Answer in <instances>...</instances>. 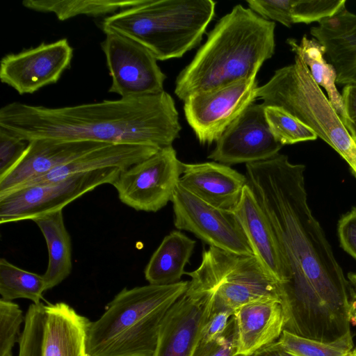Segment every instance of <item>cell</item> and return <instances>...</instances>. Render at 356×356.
<instances>
[{
  "mask_svg": "<svg viewBox=\"0 0 356 356\" xmlns=\"http://www.w3.org/2000/svg\"><path fill=\"white\" fill-rule=\"evenodd\" d=\"M245 168L284 268L279 284L284 330L320 341L337 339L350 330L348 281L309 207L305 166L278 154Z\"/></svg>",
  "mask_w": 356,
  "mask_h": 356,
  "instance_id": "1",
  "label": "cell"
},
{
  "mask_svg": "<svg viewBox=\"0 0 356 356\" xmlns=\"http://www.w3.org/2000/svg\"><path fill=\"white\" fill-rule=\"evenodd\" d=\"M0 127L27 141L54 138L160 149L171 146L181 130L174 99L165 90L56 108L13 102L1 108Z\"/></svg>",
  "mask_w": 356,
  "mask_h": 356,
  "instance_id": "2",
  "label": "cell"
},
{
  "mask_svg": "<svg viewBox=\"0 0 356 356\" xmlns=\"http://www.w3.org/2000/svg\"><path fill=\"white\" fill-rule=\"evenodd\" d=\"M275 22L241 4L209 32L191 63L178 74L175 93L184 102L197 92L256 77L275 48Z\"/></svg>",
  "mask_w": 356,
  "mask_h": 356,
  "instance_id": "3",
  "label": "cell"
},
{
  "mask_svg": "<svg viewBox=\"0 0 356 356\" xmlns=\"http://www.w3.org/2000/svg\"><path fill=\"white\" fill-rule=\"evenodd\" d=\"M188 282L123 289L99 318L90 322L88 356H152L165 315Z\"/></svg>",
  "mask_w": 356,
  "mask_h": 356,
  "instance_id": "4",
  "label": "cell"
},
{
  "mask_svg": "<svg viewBox=\"0 0 356 356\" xmlns=\"http://www.w3.org/2000/svg\"><path fill=\"white\" fill-rule=\"evenodd\" d=\"M216 4L212 0H143L105 17L101 29L138 42L157 60L180 58L200 44Z\"/></svg>",
  "mask_w": 356,
  "mask_h": 356,
  "instance_id": "5",
  "label": "cell"
},
{
  "mask_svg": "<svg viewBox=\"0 0 356 356\" xmlns=\"http://www.w3.org/2000/svg\"><path fill=\"white\" fill-rule=\"evenodd\" d=\"M257 98L264 107H281L309 127L346 161L356 177V143L299 56L258 87Z\"/></svg>",
  "mask_w": 356,
  "mask_h": 356,
  "instance_id": "6",
  "label": "cell"
},
{
  "mask_svg": "<svg viewBox=\"0 0 356 356\" xmlns=\"http://www.w3.org/2000/svg\"><path fill=\"white\" fill-rule=\"evenodd\" d=\"M185 274L191 277L189 284L213 293V303L234 311L257 300L281 302L278 282L254 256L209 246L199 267Z\"/></svg>",
  "mask_w": 356,
  "mask_h": 356,
  "instance_id": "7",
  "label": "cell"
},
{
  "mask_svg": "<svg viewBox=\"0 0 356 356\" xmlns=\"http://www.w3.org/2000/svg\"><path fill=\"white\" fill-rule=\"evenodd\" d=\"M116 168L81 173L56 182L33 184L0 197V223L34 219L63 209L103 184H113Z\"/></svg>",
  "mask_w": 356,
  "mask_h": 356,
  "instance_id": "8",
  "label": "cell"
},
{
  "mask_svg": "<svg viewBox=\"0 0 356 356\" xmlns=\"http://www.w3.org/2000/svg\"><path fill=\"white\" fill-rule=\"evenodd\" d=\"M181 174L182 162L171 145L122 171L112 185L125 205L156 212L172 202Z\"/></svg>",
  "mask_w": 356,
  "mask_h": 356,
  "instance_id": "9",
  "label": "cell"
},
{
  "mask_svg": "<svg viewBox=\"0 0 356 356\" xmlns=\"http://www.w3.org/2000/svg\"><path fill=\"white\" fill-rule=\"evenodd\" d=\"M101 43L111 84L108 92L122 98L163 92L166 76L152 53L138 42L113 31Z\"/></svg>",
  "mask_w": 356,
  "mask_h": 356,
  "instance_id": "10",
  "label": "cell"
},
{
  "mask_svg": "<svg viewBox=\"0 0 356 356\" xmlns=\"http://www.w3.org/2000/svg\"><path fill=\"white\" fill-rule=\"evenodd\" d=\"M172 202L177 229L193 233L209 246L238 254L254 256L234 211L207 203L179 184L175 190Z\"/></svg>",
  "mask_w": 356,
  "mask_h": 356,
  "instance_id": "11",
  "label": "cell"
},
{
  "mask_svg": "<svg viewBox=\"0 0 356 356\" xmlns=\"http://www.w3.org/2000/svg\"><path fill=\"white\" fill-rule=\"evenodd\" d=\"M257 88L253 77L186 98L184 115L200 143L216 142L227 127L254 103Z\"/></svg>",
  "mask_w": 356,
  "mask_h": 356,
  "instance_id": "12",
  "label": "cell"
},
{
  "mask_svg": "<svg viewBox=\"0 0 356 356\" xmlns=\"http://www.w3.org/2000/svg\"><path fill=\"white\" fill-rule=\"evenodd\" d=\"M73 52L68 40L63 38L5 55L0 63V80L19 95L33 94L58 81L70 67Z\"/></svg>",
  "mask_w": 356,
  "mask_h": 356,
  "instance_id": "13",
  "label": "cell"
},
{
  "mask_svg": "<svg viewBox=\"0 0 356 356\" xmlns=\"http://www.w3.org/2000/svg\"><path fill=\"white\" fill-rule=\"evenodd\" d=\"M262 104L252 103L231 123L208 156L227 165L250 163L270 159L283 145L273 136Z\"/></svg>",
  "mask_w": 356,
  "mask_h": 356,
  "instance_id": "14",
  "label": "cell"
},
{
  "mask_svg": "<svg viewBox=\"0 0 356 356\" xmlns=\"http://www.w3.org/2000/svg\"><path fill=\"white\" fill-rule=\"evenodd\" d=\"M213 294L189 284L168 309L152 356H192L209 316Z\"/></svg>",
  "mask_w": 356,
  "mask_h": 356,
  "instance_id": "15",
  "label": "cell"
},
{
  "mask_svg": "<svg viewBox=\"0 0 356 356\" xmlns=\"http://www.w3.org/2000/svg\"><path fill=\"white\" fill-rule=\"evenodd\" d=\"M16 166L0 179V197L40 178L81 155L107 145L93 141L38 138L29 141Z\"/></svg>",
  "mask_w": 356,
  "mask_h": 356,
  "instance_id": "16",
  "label": "cell"
},
{
  "mask_svg": "<svg viewBox=\"0 0 356 356\" xmlns=\"http://www.w3.org/2000/svg\"><path fill=\"white\" fill-rule=\"evenodd\" d=\"M247 181L245 175L229 165L211 161L182 163L179 184L207 203L234 211Z\"/></svg>",
  "mask_w": 356,
  "mask_h": 356,
  "instance_id": "17",
  "label": "cell"
},
{
  "mask_svg": "<svg viewBox=\"0 0 356 356\" xmlns=\"http://www.w3.org/2000/svg\"><path fill=\"white\" fill-rule=\"evenodd\" d=\"M310 34L323 47L325 56L334 67L336 83L356 84V14L345 6L312 26Z\"/></svg>",
  "mask_w": 356,
  "mask_h": 356,
  "instance_id": "18",
  "label": "cell"
},
{
  "mask_svg": "<svg viewBox=\"0 0 356 356\" xmlns=\"http://www.w3.org/2000/svg\"><path fill=\"white\" fill-rule=\"evenodd\" d=\"M237 326L236 355L252 356L261 348L277 341L285 325L280 301L268 299L245 304L233 315Z\"/></svg>",
  "mask_w": 356,
  "mask_h": 356,
  "instance_id": "19",
  "label": "cell"
},
{
  "mask_svg": "<svg viewBox=\"0 0 356 356\" xmlns=\"http://www.w3.org/2000/svg\"><path fill=\"white\" fill-rule=\"evenodd\" d=\"M41 356H88L90 321L65 302L44 305Z\"/></svg>",
  "mask_w": 356,
  "mask_h": 356,
  "instance_id": "20",
  "label": "cell"
},
{
  "mask_svg": "<svg viewBox=\"0 0 356 356\" xmlns=\"http://www.w3.org/2000/svg\"><path fill=\"white\" fill-rule=\"evenodd\" d=\"M234 212L254 255L279 284L282 283L285 273L274 233L248 181Z\"/></svg>",
  "mask_w": 356,
  "mask_h": 356,
  "instance_id": "21",
  "label": "cell"
},
{
  "mask_svg": "<svg viewBox=\"0 0 356 356\" xmlns=\"http://www.w3.org/2000/svg\"><path fill=\"white\" fill-rule=\"evenodd\" d=\"M159 149L157 147L146 145L107 144L81 155L22 187L56 182L75 175L111 168L123 171L150 157Z\"/></svg>",
  "mask_w": 356,
  "mask_h": 356,
  "instance_id": "22",
  "label": "cell"
},
{
  "mask_svg": "<svg viewBox=\"0 0 356 356\" xmlns=\"http://www.w3.org/2000/svg\"><path fill=\"white\" fill-rule=\"evenodd\" d=\"M195 241L180 231L166 235L152 254L145 270L150 284L169 285L180 282L184 268L189 262Z\"/></svg>",
  "mask_w": 356,
  "mask_h": 356,
  "instance_id": "23",
  "label": "cell"
},
{
  "mask_svg": "<svg viewBox=\"0 0 356 356\" xmlns=\"http://www.w3.org/2000/svg\"><path fill=\"white\" fill-rule=\"evenodd\" d=\"M40 229L47 245L48 265L43 275L46 289L56 286L72 270V241L63 218V210L33 220Z\"/></svg>",
  "mask_w": 356,
  "mask_h": 356,
  "instance_id": "24",
  "label": "cell"
},
{
  "mask_svg": "<svg viewBox=\"0 0 356 356\" xmlns=\"http://www.w3.org/2000/svg\"><path fill=\"white\" fill-rule=\"evenodd\" d=\"M287 42L308 67L314 81L323 87L328 95V99L339 114L341 121L343 119V104L341 94L336 87L337 72L332 64L325 58L323 47L314 38L305 35L300 43L289 38Z\"/></svg>",
  "mask_w": 356,
  "mask_h": 356,
  "instance_id": "25",
  "label": "cell"
},
{
  "mask_svg": "<svg viewBox=\"0 0 356 356\" xmlns=\"http://www.w3.org/2000/svg\"><path fill=\"white\" fill-rule=\"evenodd\" d=\"M143 0H24V7L41 13H51L64 21L78 15L100 17L136 6Z\"/></svg>",
  "mask_w": 356,
  "mask_h": 356,
  "instance_id": "26",
  "label": "cell"
},
{
  "mask_svg": "<svg viewBox=\"0 0 356 356\" xmlns=\"http://www.w3.org/2000/svg\"><path fill=\"white\" fill-rule=\"evenodd\" d=\"M47 291L43 275L22 269L4 258L0 259V294L1 299L13 301L17 298L40 303Z\"/></svg>",
  "mask_w": 356,
  "mask_h": 356,
  "instance_id": "27",
  "label": "cell"
},
{
  "mask_svg": "<svg viewBox=\"0 0 356 356\" xmlns=\"http://www.w3.org/2000/svg\"><path fill=\"white\" fill-rule=\"evenodd\" d=\"M277 341L284 350L296 356H351L354 350L351 330L337 339L327 342L283 330Z\"/></svg>",
  "mask_w": 356,
  "mask_h": 356,
  "instance_id": "28",
  "label": "cell"
},
{
  "mask_svg": "<svg viewBox=\"0 0 356 356\" xmlns=\"http://www.w3.org/2000/svg\"><path fill=\"white\" fill-rule=\"evenodd\" d=\"M270 131L282 145L315 140L318 136L309 127L279 106H265Z\"/></svg>",
  "mask_w": 356,
  "mask_h": 356,
  "instance_id": "29",
  "label": "cell"
},
{
  "mask_svg": "<svg viewBox=\"0 0 356 356\" xmlns=\"http://www.w3.org/2000/svg\"><path fill=\"white\" fill-rule=\"evenodd\" d=\"M25 316L19 306L13 302L0 300V356H13V348L19 334Z\"/></svg>",
  "mask_w": 356,
  "mask_h": 356,
  "instance_id": "30",
  "label": "cell"
},
{
  "mask_svg": "<svg viewBox=\"0 0 356 356\" xmlns=\"http://www.w3.org/2000/svg\"><path fill=\"white\" fill-rule=\"evenodd\" d=\"M346 0H294L291 8L293 24L319 22L337 14Z\"/></svg>",
  "mask_w": 356,
  "mask_h": 356,
  "instance_id": "31",
  "label": "cell"
},
{
  "mask_svg": "<svg viewBox=\"0 0 356 356\" xmlns=\"http://www.w3.org/2000/svg\"><path fill=\"white\" fill-rule=\"evenodd\" d=\"M29 142L0 127V179L19 162Z\"/></svg>",
  "mask_w": 356,
  "mask_h": 356,
  "instance_id": "32",
  "label": "cell"
},
{
  "mask_svg": "<svg viewBox=\"0 0 356 356\" xmlns=\"http://www.w3.org/2000/svg\"><path fill=\"white\" fill-rule=\"evenodd\" d=\"M236 346L237 326L232 316L225 332L213 341H199L192 356H238Z\"/></svg>",
  "mask_w": 356,
  "mask_h": 356,
  "instance_id": "33",
  "label": "cell"
},
{
  "mask_svg": "<svg viewBox=\"0 0 356 356\" xmlns=\"http://www.w3.org/2000/svg\"><path fill=\"white\" fill-rule=\"evenodd\" d=\"M294 0L255 1L248 0L250 8L262 18L277 22L290 28L293 24L291 8Z\"/></svg>",
  "mask_w": 356,
  "mask_h": 356,
  "instance_id": "34",
  "label": "cell"
},
{
  "mask_svg": "<svg viewBox=\"0 0 356 356\" xmlns=\"http://www.w3.org/2000/svg\"><path fill=\"white\" fill-rule=\"evenodd\" d=\"M234 312V310L214 304L212 301L209 316L202 330L200 341L208 343L220 337L226 330Z\"/></svg>",
  "mask_w": 356,
  "mask_h": 356,
  "instance_id": "35",
  "label": "cell"
},
{
  "mask_svg": "<svg viewBox=\"0 0 356 356\" xmlns=\"http://www.w3.org/2000/svg\"><path fill=\"white\" fill-rule=\"evenodd\" d=\"M337 232L341 247L356 260V207L340 218Z\"/></svg>",
  "mask_w": 356,
  "mask_h": 356,
  "instance_id": "36",
  "label": "cell"
},
{
  "mask_svg": "<svg viewBox=\"0 0 356 356\" xmlns=\"http://www.w3.org/2000/svg\"><path fill=\"white\" fill-rule=\"evenodd\" d=\"M343 124L356 142V84L346 85L342 90Z\"/></svg>",
  "mask_w": 356,
  "mask_h": 356,
  "instance_id": "37",
  "label": "cell"
},
{
  "mask_svg": "<svg viewBox=\"0 0 356 356\" xmlns=\"http://www.w3.org/2000/svg\"><path fill=\"white\" fill-rule=\"evenodd\" d=\"M349 285V320L353 325H356V274L355 272L348 274Z\"/></svg>",
  "mask_w": 356,
  "mask_h": 356,
  "instance_id": "38",
  "label": "cell"
},
{
  "mask_svg": "<svg viewBox=\"0 0 356 356\" xmlns=\"http://www.w3.org/2000/svg\"><path fill=\"white\" fill-rule=\"evenodd\" d=\"M252 356H296L284 350L278 341H275L257 351Z\"/></svg>",
  "mask_w": 356,
  "mask_h": 356,
  "instance_id": "39",
  "label": "cell"
},
{
  "mask_svg": "<svg viewBox=\"0 0 356 356\" xmlns=\"http://www.w3.org/2000/svg\"><path fill=\"white\" fill-rule=\"evenodd\" d=\"M351 356H356V348H354V350L351 354Z\"/></svg>",
  "mask_w": 356,
  "mask_h": 356,
  "instance_id": "40",
  "label": "cell"
},
{
  "mask_svg": "<svg viewBox=\"0 0 356 356\" xmlns=\"http://www.w3.org/2000/svg\"><path fill=\"white\" fill-rule=\"evenodd\" d=\"M355 274H356V272H355Z\"/></svg>",
  "mask_w": 356,
  "mask_h": 356,
  "instance_id": "41",
  "label": "cell"
},
{
  "mask_svg": "<svg viewBox=\"0 0 356 356\" xmlns=\"http://www.w3.org/2000/svg\"><path fill=\"white\" fill-rule=\"evenodd\" d=\"M356 143V142H355Z\"/></svg>",
  "mask_w": 356,
  "mask_h": 356,
  "instance_id": "42",
  "label": "cell"
}]
</instances>
